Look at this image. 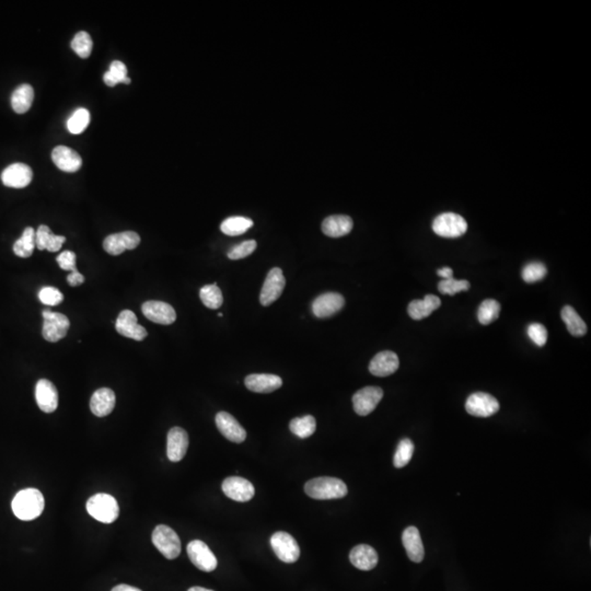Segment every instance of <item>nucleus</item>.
<instances>
[{
  "label": "nucleus",
  "instance_id": "f257e3e1",
  "mask_svg": "<svg viewBox=\"0 0 591 591\" xmlns=\"http://www.w3.org/2000/svg\"><path fill=\"white\" fill-rule=\"evenodd\" d=\"M44 497L37 488H26L19 492L12 501V512L24 521L35 519L44 510Z\"/></svg>",
  "mask_w": 591,
  "mask_h": 591
},
{
  "label": "nucleus",
  "instance_id": "f03ea898",
  "mask_svg": "<svg viewBox=\"0 0 591 591\" xmlns=\"http://www.w3.org/2000/svg\"><path fill=\"white\" fill-rule=\"evenodd\" d=\"M304 492L308 496L319 501H327V499L343 498L347 495V486L343 481L336 478H312L308 481L304 485Z\"/></svg>",
  "mask_w": 591,
  "mask_h": 591
},
{
  "label": "nucleus",
  "instance_id": "7ed1b4c3",
  "mask_svg": "<svg viewBox=\"0 0 591 591\" xmlns=\"http://www.w3.org/2000/svg\"><path fill=\"white\" fill-rule=\"evenodd\" d=\"M90 516L100 523H112L119 518V508L117 499L108 494H97L87 503Z\"/></svg>",
  "mask_w": 591,
  "mask_h": 591
},
{
  "label": "nucleus",
  "instance_id": "20e7f679",
  "mask_svg": "<svg viewBox=\"0 0 591 591\" xmlns=\"http://www.w3.org/2000/svg\"><path fill=\"white\" fill-rule=\"evenodd\" d=\"M153 543L168 560H175L181 553L179 536L168 525H157L153 532Z\"/></svg>",
  "mask_w": 591,
  "mask_h": 591
},
{
  "label": "nucleus",
  "instance_id": "39448f33",
  "mask_svg": "<svg viewBox=\"0 0 591 591\" xmlns=\"http://www.w3.org/2000/svg\"><path fill=\"white\" fill-rule=\"evenodd\" d=\"M433 230L439 237L459 238L465 235L467 230V224L463 217L454 213H443L436 217L433 222Z\"/></svg>",
  "mask_w": 591,
  "mask_h": 591
},
{
  "label": "nucleus",
  "instance_id": "423d86ee",
  "mask_svg": "<svg viewBox=\"0 0 591 591\" xmlns=\"http://www.w3.org/2000/svg\"><path fill=\"white\" fill-rule=\"evenodd\" d=\"M271 547L276 556L282 562L288 563V564L297 562L300 556V548L298 543L295 538L287 532H282V531L275 532L271 538Z\"/></svg>",
  "mask_w": 591,
  "mask_h": 591
},
{
  "label": "nucleus",
  "instance_id": "0eeeda50",
  "mask_svg": "<svg viewBox=\"0 0 591 591\" xmlns=\"http://www.w3.org/2000/svg\"><path fill=\"white\" fill-rule=\"evenodd\" d=\"M43 338L50 343L59 342L65 338L68 332L70 322L68 318L59 312H52L50 310L43 311Z\"/></svg>",
  "mask_w": 591,
  "mask_h": 591
},
{
  "label": "nucleus",
  "instance_id": "6e6552de",
  "mask_svg": "<svg viewBox=\"0 0 591 591\" xmlns=\"http://www.w3.org/2000/svg\"><path fill=\"white\" fill-rule=\"evenodd\" d=\"M285 285V276L282 274V269L274 267L271 269L260 293V302L262 306L267 307L274 304L282 296Z\"/></svg>",
  "mask_w": 591,
  "mask_h": 591
},
{
  "label": "nucleus",
  "instance_id": "1a4fd4ad",
  "mask_svg": "<svg viewBox=\"0 0 591 591\" xmlns=\"http://www.w3.org/2000/svg\"><path fill=\"white\" fill-rule=\"evenodd\" d=\"M499 402L491 394L475 392L467 398L465 409L475 417H490L499 411Z\"/></svg>",
  "mask_w": 591,
  "mask_h": 591
},
{
  "label": "nucleus",
  "instance_id": "9d476101",
  "mask_svg": "<svg viewBox=\"0 0 591 591\" xmlns=\"http://www.w3.org/2000/svg\"><path fill=\"white\" fill-rule=\"evenodd\" d=\"M188 555L191 562L203 572H213L218 565L214 553L211 551L209 545L201 540H194L188 543Z\"/></svg>",
  "mask_w": 591,
  "mask_h": 591
},
{
  "label": "nucleus",
  "instance_id": "9b49d317",
  "mask_svg": "<svg viewBox=\"0 0 591 591\" xmlns=\"http://www.w3.org/2000/svg\"><path fill=\"white\" fill-rule=\"evenodd\" d=\"M382 398L383 390L379 387H366L362 390L357 391L353 396L355 412L359 416H367L375 411Z\"/></svg>",
  "mask_w": 591,
  "mask_h": 591
},
{
  "label": "nucleus",
  "instance_id": "f8f14e48",
  "mask_svg": "<svg viewBox=\"0 0 591 591\" xmlns=\"http://www.w3.org/2000/svg\"><path fill=\"white\" fill-rule=\"evenodd\" d=\"M222 492L226 496L235 502L246 503L253 498L255 490L246 478L230 476L222 482Z\"/></svg>",
  "mask_w": 591,
  "mask_h": 591
},
{
  "label": "nucleus",
  "instance_id": "ddd939ff",
  "mask_svg": "<svg viewBox=\"0 0 591 591\" xmlns=\"http://www.w3.org/2000/svg\"><path fill=\"white\" fill-rule=\"evenodd\" d=\"M140 237L134 231L114 233L106 237L104 241V249L106 253L119 255L126 250H134L139 246Z\"/></svg>",
  "mask_w": 591,
  "mask_h": 591
},
{
  "label": "nucleus",
  "instance_id": "4468645a",
  "mask_svg": "<svg viewBox=\"0 0 591 591\" xmlns=\"http://www.w3.org/2000/svg\"><path fill=\"white\" fill-rule=\"evenodd\" d=\"M344 304H345V299L340 293H325L314 299L311 309L316 317L324 319L338 313L340 310H342Z\"/></svg>",
  "mask_w": 591,
  "mask_h": 591
},
{
  "label": "nucleus",
  "instance_id": "2eb2a0df",
  "mask_svg": "<svg viewBox=\"0 0 591 591\" xmlns=\"http://www.w3.org/2000/svg\"><path fill=\"white\" fill-rule=\"evenodd\" d=\"M142 311L149 321L158 324H172L177 320V313L173 307L164 301H147L142 307Z\"/></svg>",
  "mask_w": 591,
  "mask_h": 591
},
{
  "label": "nucleus",
  "instance_id": "dca6fc26",
  "mask_svg": "<svg viewBox=\"0 0 591 591\" xmlns=\"http://www.w3.org/2000/svg\"><path fill=\"white\" fill-rule=\"evenodd\" d=\"M117 332L127 338L135 340H144L147 338L148 333L145 327L138 324L137 317L130 310H124L119 313L115 323Z\"/></svg>",
  "mask_w": 591,
  "mask_h": 591
},
{
  "label": "nucleus",
  "instance_id": "f3484780",
  "mask_svg": "<svg viewBox=\"0 0 591 591\" xmlns=\"http://www.w3.org/2000/svg\"><path fill=\"white\" fill-rule=\"evenodd\" d=\"M33 172L28 164H14L7 166L1 173L3 185L12 188H23L31 183Z\"/></svg>",
  "mask_w": 591,
  "mask_h": 591
},
{
  "label": "nucleus",
  "instance_id": "a211bd4d",
  "mask_svg": "<svg viewBox=\"0 0 591 591\" xmlns=\"http://www.w3.org/2000/svg\"><path fill=\"white\" fill-rule=\"evenodd\" d=\"M188 448V433L181 427L171 428L168 433V440H166V456L170 461H181L185 457Z\"/></svg>",
  "mask_w": 591,
  "mask_h": 591
},
{
  "label": "nucleus",
  "instance_id": "6ab92c4d",
  "mask_svg": "<svg viewBox=\"0 0 591 591\" xmlns=\"http://www.w3.org/2000/svg\"><path fill=\"white\" fill-rule=\"evenodd\" d=\"M35 399L39 407L45 413H53L59 407V392L55 385L48 379L37 381Z\"/></svg>",
  "mask_w": 591,
  "mask_h": 591
},
{
  "label": "nucleus",
  "instance_id": "aec40b11",
  "mask_svg": "<svg viewBox=\"0 0 591 591\" xmlns=\"http://www.w3.org/2000/svg\"><path fill=\"white\" fill-rule=\"evenodd\" d=\"M216 425L220 433L228 440L241 443L246 440V432L239 424L233 415L227 412H220L216 415Z\"/></svg>",
  "mask_w": 591,
  "mask_h": 591
},
{
  "label": "nucleus",
  "instance_id": "412c9836",
  "mask_svg": "<svg viewBox=\"0 0 591 591\" xmlns=\"http://www.w3.org/2000/svg\"><path fill=\"white\" fill-rule=\"evenodd\" d=\"M399 357L391 351H381L371 359L369 371L376 377H388L399 369Z\"/></svg>",
  "mask_w": 591,
  "mask_h": 591
},
{
  "label": "nucleus",
  "instance_id": "4be33fe9",
  "mask_svg": "<svg viewBox=\"0 0 591 591\" xmlns=\"http://www.w3.org/2000/svg\"><path fill=\"white\" fill-rule=\"evenodd\" d=\"M55 166L64 172H76L81 168L82 159L79 153L66 146H57L52 153Z\"/></svg>",
  "mask_w": 591,
  "mask_h": 591
},
{
  "label": "nucleus",
  "instance_id": "5701e85b",
  "mask_svg": "<svg viewBox=\"0 0 591 591\" xmlns=\"http://www.w3.org/2000/svg\"><path fill=\"white\" fill-rule=\"evenodd\" d=\"M246 388L255 394H271L282 385V378L271 374H253L244 380Z\"/></svg>",
  "mask_w": 591,
  "mask_h": 591
},
{
  "label": "nucleus",
  "instance_id": "b1692460",
  "mask_svg": "<svg viewBox=\"0 0 591 591\" xmlns=\"http://www.w3.org/2000/svg\"><path fill=\"white\" fill-rule=\"evenodd\" d=\"M402 543L407 550V556L414 563H420L425 556V550L418 529L414 525L407 527L402 533Z\"/></svg>",
  "mask_w": 591,
  "mask_h": 591
},
{
  "label": "nucleus",
  "instance_id": "393cba45",
  "mask_svg": "<svg viewBox=\"0 0 591 591\" xmlns=\"http://www.w3.org/2000/svg\"><path fill=\"white\" fill-rule=\"evenodd\" d=\"M115 402L117 399L113 390L108 388L99 389L91 396L90 409L95 416L104 417L111 414L115 407Z\"/></svg>",
  "mask_w": 591,
  "mask_h": 591
},
{
  "label": "nucleus",
  "instance_id": "a878e982",
  "mask_svg": "<svg viewBox=\"0 0 591 591\" xmlns=\"http://www.w3.org/2000/svg\"><path fill=\"white\" fill-rule=\"evenodd\" d=\"M354 222L346 215H333L323 220L321 229L327 237L340 238L349 235L353 229Z\"/></svg>",
  "mask_w": 591,
  "mask_h": 591
},
{
  "label": "nucleus",
  "instance_id": "bb28decb",
  "mask_svg": "<svg viewBox=\"0 0 591 591\" xmlns=\"http://www.w3.org/2000/svg\"><path fill=\"white\" fill-rule=\"evenodd\" d=\"M349 561L360 570H371L377 566L378 554L368 544H359L349 553Z\"/></svg>",
  "mask_w": 591,
  "mask_h": 591
},
{
  "label": "nucleus",
  "instance_id": "cd10ccee",
  "mask_svg": "<svg viewBox=\"0 0 591 591\" xmlns=\"http://www.w3.org/2000/svg\"><path fill=\"white\" fill-rule=\"evenodd\" d=\"M441 306L440 299L435 295H426L423 300H413L409 302L407 312L413 320L420 321L429 317L435 310Z\"/></svg>",
  "mask_w": 591,
  "mask_h": 591
},
{
  "label": "nucleus",
  "instance_id": "c85d7f7f",
  "mask_svg": "<svg viewBox=\"0 0 591 591\" xmlns=\"http://www.w3.org/2000/svg\"><path fill=\"white\" fill-rule=\"evenodd\" d=\"M66 238L64 235H56L52 233L50 227L41 224L37 231H35V246L39 250H48L50 252H57L61 250Z\"/></svg>",
  "mask_w": 591,
  "mask_h": 591
},
{
  "label": "nucleus",
  "instance_id": "c756f323",
  "mask_svg": "<svg viewBox=\"0 0 591 591\" xmlns=\"http://www.w3.org/2000/svg\"><path fill=\"white\" fill-rule=\"evenodd\" d=\"M35 99V90L28 84L19 86L11 95V106L18 114L29 111Z\"/></svg>",
  "mask_w": 591,
  "mask_h": 591
},
{
  "label": "nucleus",
  "instance_id": "7c9ffc66",
  "mask_svg": "<svg viewBox=\"0 0 591 591\" xmlns=\"http://www.w3.org/2000/svg\"><path fill=\"white\" fill-rule=\"evenodd\" d=\"M563 321L568 327V332L573 336H583L587 333V325L581 319V316L576 312L573 307L565 306L561 311Z\"/></svg>",
  "mask_w": 591,
  "mask_h": 591
},
{
  "label": "nucleus",
  "instance_id": "2f4dec72",
  "mask_svg": "<svg viewBox=\"0 0 591 591\" xmlns=\"http://www.w3.org/2000/svg\"><path fill=\"white\" fill-rule=\"evenodd\" d=\"M251 227H253V222L250 218L233 216L224 220L222 222V226H220V229L224 235L235 237V235H240L246 233Z\"/></svg>",
  "mask_w": 591,
  "mask_h": 591
},
{
  "label": "nucleus",
  "instance_id": "473e14b6",
  "mask_svg": "<svg viewBox=\"0 0 591 591\" xmlns=\"http://www.w3.org/2000/svg\"><path fill=\"white\" fill-rule=\"evenodd\" d=\"M35 248V230L32 227L26 228L21 238L14 242V254L19 258L27 259L33 254Z\"/></svg>",
  "mask_w": 591,
  "mask_h": 591
},
{
  "label": "nucleus",
  "instance_id": "72a5a7b5",
  "mask_svg": "<svg viewBox=\"0 0 591 591\" xmlns=\"http://www.w3.org/2000/svg\"><path fill=\"white\" fill-rule=\"evenodd\" d=\"M291 433L297 436L299 438H308L310 436L313 435L317 428V423L316 418L311 415H306L304 417H296L291 420L289 424Z\"/></svg>",
  "mask_w": 591,
  "mask_h": 591
},
{
  "label": "nucleus",
  "instance_id": "f704fd0d",
  "mask_svg": "<svg viewBox=\"0 0 591 591\" xmlns=\"http://www.w3.org/2000/svg\"><path fill=\"white\" fill-rule=\"evenodd\" d=\"M104 82L108 87H115L119 82L130 84V79L127 77V68L124 63L119 61H112L108 72L104 76Z\"/></svg>",
  "mask_w": 591,
  "mask_h": 591
},
{
  "label": "nucleus",
  "instance_id": "c9c22d12",
  "mask_svg": "<svg viewBox=\"0 0 591 591\" xmlns=\"http://www.w3.org/2000/svg\"><path fill=\"white\" fill-rule=\"evenodd\" d=\"M200 298H201L204 306L213 310L220 309V307L222 306V302H224L222 291L217 286V282L213 285L204 286L200 291Z\"/></svg>",
  "mask_w": 591,
  "mask_h": 591
},
{
  "label": "nucleus",
  "instance_id": "e433bc0d",
  "mask_svg": "<svg viewBox=\"0 0 591 591\" xmlns=\"http://www.w3.org/2000/svg\"><path fill=\"white\" fill-rule=\"evenodd\" d=\"M501 312V304L494 299L484 300L478 307V319L481 324L487 325L496 321Z\"/></svg>",
  "mask_w": 591,
  "mask_h": 591
},
{
  "label": "nucleus",
  "instance_id": "4c0bfd02",
  "mask_svg": "<svg viewBox=\"0 0 591 591\" xmlns=\"http://www.w3.org/2000/svg\"><path fill=\"white\" fill-rule=\"evenodd\" d=\"M414 454V443L411 439L404 438L400 441L394 454V465L398 469L407 467Z\"/></svg>",
  "mask_w": 591,
  "mask_h": 591
},
{
  "label": "nucleus",
  "instance_id": "58836bf2",
  "mask_svg": "<svg viewBox=\"0 0 591 591\" xmlns=\"http://www.w3.org/2000/svg\"><path fill=\"white\" fill-rule=\"evenodd\" d=\"M90 123V113L87 108H80L69 117L67 121V128L74 135H79L87 130Z\"/></svg>",
  "mask_w": 591,
  "mask_h": 591
},
{
  "label": "nucleus",
  "instance_id": "ea45409f",
  "mask_svg": "<svg viewBox=\"0 0 591 591\" xmlns=\"http://www.w3.org/2000/svg\"><path fill=\"white\" fill-rule=\"evenodd\" d=\"M93 42L89 33L80 31L75 35L72 41V48L80 59H88L93 52Z\"/></svg>",
  "mask_w": 591,
  "mask_h": 591
},
{
  "label": "nucleus",
  "instance_id": "a19ab883",
  "mask_svg": "<svg viewBox=\"0 0 591 591\" xmlns=\"http://www.w3.org/2000/svg\"><path fill=\"white\" fill-rule=\"evenodd\" d=\"M548 274L547 267L540 262H531L523 269V280L528 284L540 282Z\"/></svg>",
  "mask_w": 591,
  "mask_h": 591
},
{
  "label": "nucleus",
  "instance_id": "79ce46f5",
  "mask_svg": "<svg viewBox=\"0 0 591 591\" xmlns=\"http://www.w3.org/2000/svg\"><path fill=\"white\" fill-rule=\"evenodd\" d=\"M470 286V282L467 280H457L452 278L439 282L438 291L443 295L454 296L460 291H469Z\"/></svg>",
  "mask_w": 591,
  "mask_h": 591
},
{
  "label": "nucleus",
  "instance_id": "37998d69",
  "mask_svg": "<svg viewBox=\"0 0 591 591\" xmlns=\"http://www.w3.org/2000/svg\"><path fill=\"white\" fill-rule=\"evenodd\" d=\"M256 246H258V244H256L255 240L244 241V242L233 246V248L230 250L229 253H228V258H229L230 260L244 259V258L251 255V254L255 251Z\"/></svg>",
  "mask_w": 591,
  "mask_h": 591
},
{
  "label": "nucleus",
  "instance_id": "c03bdc74",
  "mask_svg": "<svg viewBox=\"0 0 591 591\" xmlns=\"http://www.w3.org/2000/svg\"><path fill=\"white\" fill-rule=\"evenodd\" d=\"M527 333L533 343L539 347H543L547 344L548 330L547 327L540 323H531L527 329Z\"/></svg>",
  "mask_w": 591,
  "mask_h": 591
},
{
  "label": "nucleus",
  "instance_id": "a18cd8bd",
  "mask_svg": "<svg viewBox=\"0 0 591 591\" xmlns=\"http://www.w3.org/2000/svg\"><path fill=\"white\" fill-rule=\"evenodd\" d=\"M39 299L46 306H59L64 300V296L57 288L44 287L39 293Z\"/></svg>",
  "mask_w": 591,
  "mask_h": 591
},
{
  "label": "nucleus",
  "instance_id": "49530a36",
  "mask_svg": "<svg viewBox=\"0 0 591 591\" xmlns=\"http://www.w3.org/2000/svg\"><path fill=\"white\" fill-rule=\"evenodd\" d=\"M59 263V267L64 271H69V272H76L78 271L76 267V254L72 251H64L57 256L56 259Z\"/></svg>",
  "mask_w": 591,
  "mask_h": 591
},
{
  "label": "nucleus",
  "instance_id": "de8ad7c7",
  "mask_svg": "<svg viewBox=\"0 0 591 591\" xmlns=\"http://www.w3.org/2000/svg\"><path fill=\"white\" fill-rule=\"evenodd\" d=\"M67 282H68L69 285L76 287V286L81 285L85 282V276L76 271V272H72L67 276Z\"/></svg>",
  "mask_w": 591,
  "mask_h": 591
},
{
  "label": "nucleus",
  "instance_id": "09e8293b",
  "mask_svg": "<svg viewBox=\"0 0 591 591\" xmlns=\"http://www.w3.org/2000/svg\"><path fill=\"white\" fill-rule=\"evenodd\" d=\"M437 275H439L443 280H449L454 278V271L450 267H443L437 271Z\"/></svg>",
  "mask_w": 591,
  "mask_h": 591
},
{
  "label": "nucleus",
  "instance_id": "8fccbe9b",
  "mask_svg": "<svg viewBox=\"0 0 591 591\" xmlns=\"http://www.w3.org/2000/svg\"><path fill=\"white\" fill-rule=\"evenodd\" d=\"M112 591H142L136 587L130 586V585H119L114 587Z\"/></svg>",
  "mask_w": 591,
  "mask_h": 591
},
{
  "label": "nucleus",
  "instance_id": "3c124183",
  "mask_svg": "<svg viewBox=\"0 0 591 591\" xmlns=\"http://www.w3.org/2000/svg\"><path fill=\"white\" fill-rule=\"evenodd\" d=\"M188 591H213L211 589L203 588V587H192Z\"/></svg>",
  "mask_w": 591,
  "mask_h": 591
}]
</instances>
